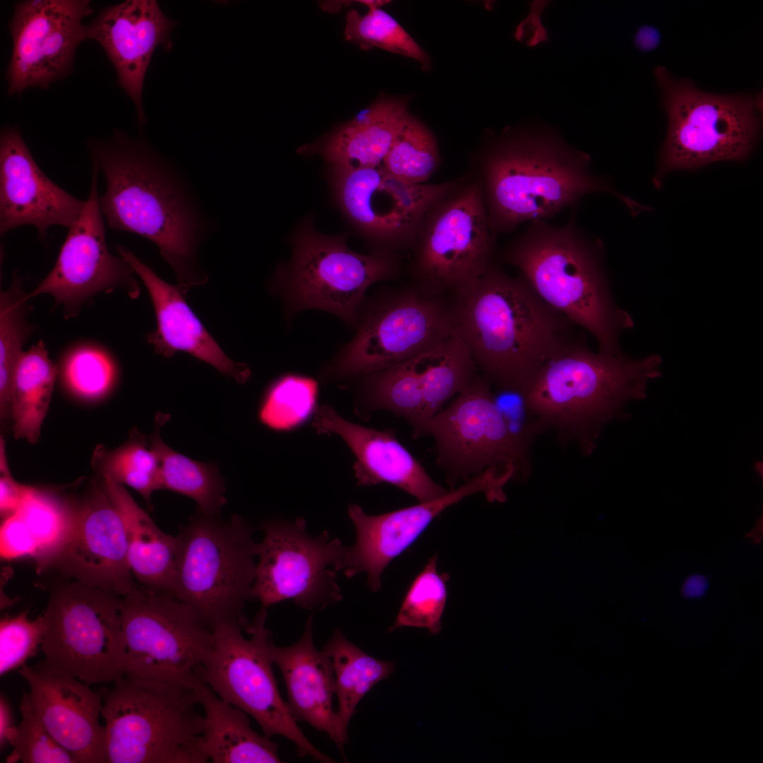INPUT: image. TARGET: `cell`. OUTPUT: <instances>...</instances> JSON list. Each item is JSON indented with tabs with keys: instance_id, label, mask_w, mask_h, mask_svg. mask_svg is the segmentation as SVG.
Segmentation results:
<instances>
[{
	"instance_id": "obj_39",
	"label": "cell",
	"mask_w": 763,
	"mask_h": 763,
	"mask_svg": "<svg viewBox=\"0 0 763 763\" xmlns=\"http://www.w3.org/2000/svg\"><path fill=\"white\" fill-rule=\"evenodd\" d=\"M436 139L421 122L408 114L394 139L382 167L410 184H425L440 165Z\"/></svg>"
},
{
	"instance_id": "obj_36",
	"label": "cell",
	"mask_w": 763,
	"mask_h": 763,
	"mask_svg": "<svg viewBox=\"0 0 763 763\" xmlns=\"http://www.w3.org/2000/svg\"><path fill=\"white\" fill-rule=\"evenodd\" d=\"M28 292L16 273L10 287L0 294V415L11 416V396L13 377L23 356V346L34 326L28 322Z\"/></svg>"
},
{
	"instance_id": "obj_11",
	"label": "cell",
	"mask_w": 763,
	"mask_h": 763,
	"mask_svg": "<svg viewBox=\"0 0 763 763\" xmlns=\"http://www.w3.org/2000/svg\"><path fill=\"white\" fill-rule=\"evenodd\" d=\"M124 675L194 688L212 651L213 628L168 593L138 584L119 601Z\"/></svg>"
},
{
	"instance_id": "obj_43",
	"label": "cell",
	"mask_w": 763,
	"mask_h": 763,
	"mask_svg": "<svg viewBox=\"0 0 763 763\" xmlns=\"http://www.w3.org/2000/svg\"><path fill=\"white\" fill-rule=\"evenodd\" d=\"M115 367L103 351L81 347L69 353L64 365V377L77 396L95 400L106 394L115 380Z\"/></svg>"
},
{
	"instance_id": "obj_7",
	"label": "cell",
	"mask_w": 763,
	"mask_h": 763,
	"mask_svg": "<svg viewBox=\"0 0 763 763\" xmlns=\"http://www.w3.org/2000/svg\"><path fill=\"white\" fill-rule=\"evenodd\" d=\"M355 329L352 339L321 367L324 382L355 380L379 372L455 335L447 296L411 280L367 295Z\"/></svg>"
},
{
	"instance_id": "obj_12",
	"label": "cell",
	"mask_w": 763,
	"mask_h": 763,
	"mask_svg": "<svg viewBox=\"0 0 763 763\" xmlns=\"http://www.w3.org/2000/svg\"><path fill=\"white\" fill-rule=\"evenodd\" d=\"M411 280L445 296L480 277L495 261L480 180L471 170L425 215L410 249Z\"/></svg>"
},
{
	"instance_id": "obj_19",
	"label": "cell",
	"mask_w": 763,
	"mask_h": 763,
	"mask_svg": "<svg viewBox=\"0 0 763 763\" xmlns=\"http://www.w3.org/2000/svg\"><path fill=\"white\" fill-rule=\"evenodd\" d=\"M99 170L92 163L90 192L78 218L69 227L52 271L30 292V299L51 295L66 317H76L96 295L124 290L136 299L140 293L131 265L107 247L97 191ZM135 273V272H134Z\"/></svg>"
},
{
	"instance_id": "obj_5",
	"label": "cell",
	"mask_w": 763,
	"mask_h": 763,
	"mask_svg": "<svg viewBox=\"0 0 763 763\" xmlns=\"http://www.w3.org/2000/svg\"><path fill=\"white\" fill-rule=\"evenodd\" d=\"M661 362L658 355L594 352L586 338L545 364L526 393L528 404L560 442L590 456L605 425L624 418L629 402L646 397Z\"/></svg>"
},
{
	"instance_id": "obj_29",
	"label": "cell",
	"mask_w": 763,
	"mask_h": 763,
	"mask_svg": "<svg viewBox=\"0 0 763 763\" xmlns=\"http://www.w3.org/2000/svg\"><path fill=\"white\" fill-rule=\"evenodd\" d=\"M98 479L124 521L129 565L136 581L174 596L177 536L162 531L123 484L108 476Z\"/></svg>"
},
{
	"instance_id": "obj_34",
	"label": "cell",
	"mask_w": 763,
	"mask_h": 763,
	"mask_svg": "<svg viewBox=\"0 0 763 763\" xmlns=\"http://www.w3.org/2000/svg\"><path fill=\"white\" fill-rule=\"evenodd\" d=\"M75 512L76 501L31 486L20 507L13 514L31 548L38 574L47 571L68 540Z\"/></svg>"
},
{
	"instance_id": "obj_44",
	"label": "cell",
	"mask_w": 763,
	"mask_h": 763,
	"mask_svg": "<svg viewBox=\"0 0 763 763\" xmlns=\"http://www.w3.org/2000/svg\"><path fill=\"white\" fill-rule=\"evenodd\" d=\"M28 615V612L23 611L1 619V676L19 670L41 649L46 629L43 614L33 620Z\"/></svg>"
},
{
	"instance_id": "obj_22",
	"label": "cell",
	"mask_w": 763,
	"mask_h": 763,
	"mask_svg": "<svg viewBox=\"0 0 763 763\" xmlns=\"http://www.w3.org/2000/svg\"><path fill=\"white\" fill-rule=\"evenodd\" d=\"M476 493H483L490 502H497L504 494L502 483L493 471H487L439 498L388 513L369 515L357 504L349 505L356 538L353 545L347 547L345 576L352 578L365 572L368 586L373 591H379L381 575L388 564L408 548L443 511Z\"/></svg>"
},
{
	"instance_id": "obj_2",
	"label": "cell",
	"mask_w": 763,
	"mask_h": 763,
	"mask_svg": "<svg viewBox=\"0 0 763 763\" xmlns=\"http://www.w3.org/2000/svg\"><path fill=\"white\" fill-rule=\"evenodd\" d=\"M87 146L105 179L99 203L107 226L153 242L186 291L205 281L195 257L204 226L172 170L143 140L119 131Z\"/></svg>"
},
{
	"instance_id": "obj_20",
	"label": "cell",
	"mask_w": 763,
	"mask_h": 763,
	"mask_svg": "<svg viewBox=\"0 0 763 763\" xmlns=\"http://www.w3.org/2000/svg\"><path fill=\"white\" fill-rule=\"evenodd\" d=\"M89 0H26L15 4L8 23L12 54L6 73L8 95L49 88L73 70L78 46L86 40Z\"/></svg>"
},
{
	"instance_id": "obj_28",
	"label": "cell",
	"mask_w": 763,
	"mask_h": 763,
	"mask_svg": "<svg viewBox=\"0 0 763 763\" xmlns=\"http://www.w3.org/2000/svg\"><path fill=\"white\" fill-rule=\"evenodd\" d=\"M313 615L306 622L301 638L294 644L279 647L271 641L269 653L279 668L286 686L288 705L297 721H305L333 741L341 755L347 738L343 735L333 709L336 694L331 662L314 646Z\"/></svg>"
},
{
	"instance_id": "obj_35",
	"label": "cell",
	"mask_w": 763,
	"mask_h": 763,
	"mask_svg": "<svg viewBox=\"0 0 763 763\" xmlns=\"http://www.w3.org/2000/svg\"><path fill=\"white\" fill-rule=\"evenodd\" d=\"M322 651L332 664L338 700V722L348 739V727L357 705L377 682L393 673L395 665L367 654L350 642L340 629L334 631Z\"/></svg>"
},
{
	"instance_id": "obj_32",
	"label": "cell",
	"mask_w": 763,
	"mask_h": 763,
	"mask_svg": "<svg viewBox=\"0 0 763 763\" xmlns=\"http://www.w3.org/2000/svg\"><path fill=\"white\" fill-rule=\"evenodd\" d=\"M58 374L45 345L40 341L21 357L13 380L11 417L16 439L35 444L49 410Z\"/></svg>"
},
{
	"instance_id": "obj_50",
	"label": "cell",
	"mask_w": 763,
	"mask_h": 763,
	"mask_svg": "<svg viewBox=\"0 0 763 763\" xmlns=\"http://www.w3.org/2000/svg\"><path fill=\"white\" fill-rule=\"evenodd\" d=\"M762 519H759L754 529L747 534V537L753 539L754 542L759 543L762 537Z\"/></svg>"
},
{
	"instance_id": "obj_47",
	"label": "cell",
	"mask_w": 763,
	"mask_h": 763,
	"mask_svg": "<svg viewBox=\"0 0 763 763\" xmlns=\"http://www.w3.org/2000/svg\"><path fill=\"white\" fill-rule=\"evenodd\" d=\"M16 726L13 725V714L11 706L6 697L0 696V747L4 748L8 744V738Z\"/></svg>"
},
{
	"instance_id": "obj_6",
	"label": "cell",
	"mask_w": 763,
	"mask_h": 763,
	"mask_svg": "<svg viewBox=\"0 0 763 763\" xmlns=\"http://www.w3.org/2000/svg\"><path fill=\"white\" fill-rule=\"evenodd\" d=\"M99 692L107 763L208 762L194 689L124 675Z\"/></svg>"
},
{
	"instance_id": "obj_18",
	"label": "cell",
	"mask_w": 763,
	"mask_h": 763,
	"mask_svg": "<svg viewBox=\"0 0 763 763\" xmlns=\"http://www.w3.org/2000/svg\"><path fill=\"white\" fill-rule=\"evenodd\" d=\"M340 205L374 250L410 249L422 220L437 201L459 187L467 173L439 184H410L382 165L335 168Z\"/></svg>"
},
{
	"instance_id": "obj_30",
	"label": "cell",
	"mask_w": 763,
	"mask_h": 763,
	"mask_svg": "<svg viewBox=\"0 0 763 763\" xmlns=\"http://www.w3.org/2000/svg\"><path fill=\"white\" fill-rule=\"evenodd\" d=\"M203 711V750L213 763H278V746L254 731L242 709L219 697L206 684L194 688Z\"/></svg>"
},
{
	"instance_id": "obj_15",
	"label": "cell",
	"mask_w": 763,
	"mask_h": 763,
	"mask_svg": "<svg viewBox=\"0 0 763 763\" xmlns=\"http://www.w3.org/2000/svg\"><path fill=\"white\" fill-rule=\"evenodd\" d=\"M259 562L252 598L268 608L286 600L308 610H320L342 599L336 579L345 567L347 547L327 531L314 537L306 521L275 519L261 525Z\"/></svg>"
},
{
	"instance_id": "obj_21",
	"label": "cell",
	"mask_w": 763,
	"mask_h": 763,
	"mask_svg": "<svg viewBox=\"0 0 763 763\" xmlns=\"http://www.w3.org/2000/svg\"><path fill=\"white\" fill-rule=\"evenodd\" d=\"M49 570L121 597L138 586L129 565L124 521L99 479L76 502L71 534Z\"/></svg>"
},
{
	"instance_id": "obj_33",
	"label": "cell",
	"mask_w": 763,
	"mask_h": 763,
	"mask_svg": "<svg viewBox=\"0 0 763 763\" xmlns=\"http://www.w3.org/2000/svg\"><path fill=\"white\" fill-rule=\"evenodd\" d=\"M169 418L167 414L156 415L155 429L150 439V446L160 463L162 489L194 499L197 511L202 514L219 516L227 499L217 464L193 460L167 446L161 438L160 430Z\"/></svg>"
},
{
	"instance_id": "obj_14",
	"label": "cell",
	"mask_w": 763,
	"mask_h": 763,
	"mask_svg": "<svg viewBox=\"0 0 763 763\" xmlns=\"http://www.w3.org/2000/svg\"><path fill=\"white\" fill-rule=\"evenodd\" d=\"M120 598L71 580L57 586L43 613L45 660L89 685L112 684L124 676Z\"/></svg>"
},
{
	"instance_id": "obj_26",
	"label": "cell",
	"mask_w": 763,
	"mask_h": 763,
	"mask_svg": "<svg viewBox=\"0 0 763 763\" xmlns=\"http://www.w3.org/2000/svg\"><path fill=\"white\" fill-rule=\"evenodd\" d=\"M312 418V425L318 434H336L350 449L356 458L353 471L357 485L389 483L419 502L431 501L449 492L436 483L400 443L395 430L352 422L327 404L318 405Z\"/></svg>"
},
{
	"instance_id": "obj_17",
	"label": "cell",
	"mask_w": 763,
	"mask_h": 763,
	"mask_svg": "<svg viewBox=\"0 0 763 763\" xmlns=\"http://www.w3.org/2000/svg\"><path fill=\"white\" fill-rule=\"evenodd\" d=\"M463 341L444 343L379 372L358 378L356 410L360 415L387 410L405 419L413 437L425 436L431 418L479 374Z\"/></svg>"
},
{
	"instance_id": "obj_23",
	"label": "cell",
	"mask_w": 763,
	"mask_h": 763,
	"mask_svg": "<svg viewBox=\"0 0 763 763\" xmlns=\"http://www.w3.org/2000/svg\"><path fill=\"white\" fill-rule=\"evenodd\" d=\"M18 672L28 684L37 717L76 763H107L100 692L45 659L35 666L25 664Z\"/></svg>"
},
{
	"instance_id": "obj_48",
	"label": "cell",
	"mask_w": 763,
	"mask_h": 763,
	"mask_svg": "<svg viewBox=\"0 0 763 763\" xmlns=\"http://www.w3.org/2000/svg\"><path fill=\"white\" fill-rule=\"evenodd\" d=\"M661 40L659 31L653 26L644 25L637 30L634 37L636 47L643 51L649 52L658 47Z\"/></svg>"
},
{
	"instance_id": "obj_27",
	"label": "cell",
	"mask_w": 763,
	"mask_h": 763,
	"mask_svg": "<svg viewBox=\"0 0 763 763\" xmlns=\"http://www.w3.org/2000/svg\"><path fill=\"white\" fill-rule=\"evenodd\" d=\"M116 251L139 276L151 297L157 329L147 338L157 353L168 357L177 351L186 352L239 384L248 381L249 368L224 353L186 302L185 292L179 285L164 281L127 248L119 245Z\"/></svg>"
},
{
	"instance_id": "obj_25",
	"label": "cell",
	"mask_w": 763,
	"mask_h": 763,
	"mask_svg": "<svg viewBox=\"0 0 763 763\" xmlns=\"http://www.w3.org/2000/svg\"><path fill=\"white\" fill-rule=\"evenodd\" d=\"M175 25L154 0H127L105 7L86 25V39L96 41L106 53L116 70L117 83L134 102L141 124L148 67L158 46L171 48Z\"/></svg>"
},
{
	"instance_id": "obj_8",
	"label": "cell",
	"mask_w": 763,
	"mask_h": 763,
	"mask_svg": "<svg viewBox=\"0 0 763 763\" xmlns=\"http://www.w3.org/2000/svg\"><path fill=\"white\" fill-rule=\"evenodd\" d=\"M254 528L237 514L223 521L199 511L176 536L174 597L191 607L213 628L232 622L246 629L243 614L252 598Z\"/></svg>"
},
{
	"instance_id": "obj_13",
	"label": "cell",
	"mask_w": 763,
	"mask_h": 763,
	"mask_svg": "<svg viewBox=\"0 0 763 763\" xmlns=\"http://www.w3.org/2000/svg\"><path fill=\"white\" fill-rule=\"evenodd\" d=\"M266 608L261 607L245 629L249 639L238 624L214 627L213 649L201 671V680L222 699L252 716L266 736L289 739L301 757L335 762L309 742L280 694L269 653L272 639L266 626Z\"/></svg>"
},
{
	"instance_id": "obj_31",
	"label": "cell",
	"mask_w": 763,
	"mask_h": 763,
	"mask_svg": "<svg viewBox=\"0 0 763 763\" xmlns=\"http://www.w3.org/2000/svg\"><path fill=\"white\" fill-rule=\"evenodd\" d=\"M406 105L392 100L374 105L334 131L324 145L323 155L335 168L381 165L409 114Z\"/></svg>"
},
{
	"instance_id": "obj_51",
	"label": "cell",
	"mask_w": 763,
	"mask_h": 763,
	"mask_svg": "<svg viewBox=\"0 0 763 763\" xmlns=\"http://www.w3.org/2000/svg\"><path fill=\"white\" fill-rule=\"evenodd\" d=\"M359 2L365 4L369 8H379L381 6H382V5H384V4H386V3H389V1H382V0H379V1L378 0H375V1L374 0H373V1L371 0V1H359Z\"/></svg>"
},
{
	"instance_id": "obj_37",
	"label": "cell",
	"mask_w": 763,
	"mask_h": 763,
	"mask_svg": "<svg viewBox=\"0 0 763 763\" xmlns=\"http://www.w3.org/2000/svg\"><path fill=\"white\" fill-rule=\"evenodd\" d=\"M98 476H108L137 491L151 506L153 493L162 489L160 463L145 437L136 430L122 446H97L92 459Z\"/></svg>"
},
{
	"instance_id": "obj_38",
	"label": "cell",
	"mask_w": 763,
	"mask_h": 763,
	"mask_svg": "<svg viewBox=\"0 0 763 763\" xmlns=\"http://www.w3.org/2000/svg\"><path fill=\"white\" fill-rule=\"evenodd\" d=\"M318 382L312 377L288 373L274 379L262 396L259 421L277 432L296 430L312 418L317 405Z\"/></svg>"
},
{
	"instance_id": "obj_49",
	"label": "cell",
	"mask_w": 763,
	"mask_h": 763,
	"mask_svg": "<svg viewBox=\"0 0 763 763\" xmlns=\"http://www.w3.org/2000/svg\"><path fill=\"white\" fill-rule=\"evenodd\" d=\"M707 587L708 581L704 576L693 574L684 582L682 593L687 598H697L704 594Z\"/></svg>"
},
{
	"instance_id": "obj_46",
	"label": "cell",
	"mask_w": 763,
	"mask_h": 763,
	"mask_svg": "<svg viewBox=\"0 0 763 763\" xmlns=\"http://www.w3.org/2000/svg\"><path fill=\"white\" fill-rule=\"evenodd\" d=\"M31 486L22 485L12 477L8 465L5 442L0 441V512L4 519L16 512Z\"/></svg>"
},
{
	"instance_id": "obj_16",
	"label": "cell",
	"mask_w": 763,
	"mask_h": 763,
	"mask_svg": "<svg viewBox=\"0 0 763 763\" xmlns=\"http://www.w3.org/2000/svg\"><path fill=\"white\" fill-rule=\"evenodd\" d=\"M434 441L436 464L454 487L489 470L526 478L531 461L514 444L492 396L479 373L446 408L428 422L425 436Z\"/></svg>"
},
{
	"instance_id": "obj_1",
	"label": "cell",
	"mask_w": 763,
	"mask_h": 763,
	"mask_svg": "<svg viewBox=\"0 0 763 763\" xmlns=\"http://www.w3.org/2000/svg\"><path fill=\"white\" fill-rule=\"evenodd\" d=\"M447 298L455 334L492 388L526 394L548 361L586 338L520 273L509 275L497 260Z\"/></svg>"
},
{
	"instance_id": "obj_4",
	"label": "cell",
	"mask_w": 763,
	"mask_h": 763,
	"mask_svg": "<svg viewBox=\"0 0 763 763\" xmlns=\"http://www.w3.org/2000/svg\"><path fill=\"white\" fill-rule=\"evenodd\" d=\"M576 212L561 226L531 222L499 263L517 268L544 301L594 337L598 351L619 354L620 336L634 323L613 298L602 241L576 224Z\"/></svg>"
},
{
	"instance_id": "obj_10",
	"label": "cell",
	"mask_w": 763,
	"mask_h": 763,
	"mask_svg": "<svg viewBox=\"0 0 763 763\" xmlns=\"http://www.w3.org/2000/svg\"><path fill=\"white\" fill-rule=\"evenodd\" d=\"M654 73L668 122L657 183L668 172L749 156L760 131L759 97L702 91L661 66Z\"/></svg>"
},
{
	"instance_id": "obj_9",
	"label": "cell",
	"mask_w": 763,
	"mask_h": 763,
	"mask_svg": "<svg viewBox=\"0 0 763 763\" xmlns=\"http://www.w3.org/2000/svg\"><path fill=\"white\" fill-rule=\"evenodd\" d=\"M403 272L399 252L352 251L343 236L305 230L297 237L290 261L276 272L270 285L287 317L309 309L329 312L355 329L361 305L373 284L397 279Z\"/></svg>"
},
{
	"instance_id": "obj_3",
	"label": "cell",
	"mask_w": 763,
	"mask_h": 763,
	"mask_svg": "<svg viewBox=\"0 0 763 763\" xmlns=\"http://www.w3.org/2000/svg\"><path fill=\"white\" fill-rule=\"evenodd\" d=\"M591 159L555 128L533 124L495 139L471 171L480 180L487 220L497 236L525 222L546 220L588 194L608 192L633 212L638 204L591 171Z\"/></svg>"
},
{
	"instance_id": "obj_41",
	"label": "cell",
	"mask_w": 763,
	"mask_h": 763,
	"mask_svg": "<svg viewBox=\"0 0 763 763\" xmlns=\"http://www.w3.org/2000/svg\"><path fill=\"white\" fill-rule=\"evenodd\" d=\"M438 556H432L410 585L391 629L425 627L431 634L442 629L441 618L447 599V574L437 571Z\"/></svg>"
},
{
	"instance_id": "obj_24",
	"label": "cell",
	"mask_w": 763,
	"mask_h": 763,
	"mask_svg": "<svg viewBox=\"0 0 763 763\" xmlns=\"http://www.w3.org/2000/svg\"><path fill=\"white\" fill-rule=\"evenodd\" d=\"M85 201L61 189L40 170L16 126L0 132V234L32 225L45 240L53 225L70 227Z\"/></svg>"
},
{
	"instance_id": "obj_42",
	"label": "cell",
	"mask_w": 763,
	"mask_h": 763,
	"mask_svg": "<svg viewBox=\"0 0 763 763\" xmlns=\"http://www.w3.org/2000/svg\"><path fill=\"white\" fill-rule=\"evenodd\" d=\"M22 716L8 744L12 747L6 762L76 763L73 757L50 735L35 714L28 693L23 692L19 705Z\"/></svg>"
},
{
	"instance_id": "obj_40",
	"label": "cell",
	"mask_w": 763,
	"mask_h": 763,
	"mask_svg": "<svg viewBox=\"0 0 763 763\" xmlns=\"http://www.w3.org/2000/svg\"><path fill=\"white\" fill-rule=\"evenodd\" d=\"M344 35L347 40L362 48L377 47L413 58L424 70L430 68L427 53L393 17L379 8H369L364 16L350 10L346 15Z\"/></svg>"
},
{
	"instance_id": "obj_45",
	"label": "cell",
	"mask_w": 763,
	"mask_h": 763,
	"mask_svg": "<svg viewBox=\"0 0 763 763\" xmlns=\"http://www.w3.org/2000/svg\"><path fill=\"white\" fill-rule=\"evenodd\" d=\"M492 396L506 427L519 451L531 460V448L536 439L548 429L530 408L526 394L511 389L492 388Z\"/></svg>"
}]
</instances>
